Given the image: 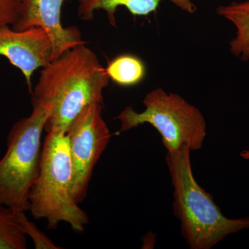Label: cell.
I'll use <instances>...</instances> for the list:
<instances>
[{
    "label": "cell",
    "mask_w": 249,
    "mask_h": 249,
    "mask_svg": "<svg viewBox=\"0 0 249 249\" xmlns=\"http://www.w3.org/2000/svg\"><path fill=\"white\" fill-rule=\"evenodd\" d=\"M109 77L97 55L86 45L76 46L49 62L32 90L33 102L51 106L45 130L67 132L86 106L103 104Z\"/></svg>",
    "instance_id": "1"
},
{
    "label": "cell",
    "mask_w": 249,
    "mask_h": 249,
    "mask_svg": "<svg viewBox=\"0 0 249 249\" xmlns=\"http://www.w3.org/2000/svg\"><path fill=\"white\" fill-rule=\"evenodd\" d=\"M189 147L165 156L174 188V214L191 249H211L228 236L249 229V217L231 219L222 213L210 194L196 182Z\"/></svg>",
    "instance_id": "2"
},
{
    "label": "cell",
    "mask_w": 249,
    "mask_h": 249,
    "mask_svg": "<svg viewBox=\"0 0 249 249\" xmlns=\"http://www.w3.org/2000/svg\"><path fill=\"white\" fill-rule=\"evenodd\" d=\"M73 166L68 136L53 129L47 132L42 147L38 177L29 195L31 215L45 219L49 230H56L60 222L83 233L89 224L88 214L72 195Z\"/></svg>",
    "instance_id": "3"
},
{
    "label": "cell",
    "mask_w": 249,
    "mask_h": 249,
    "mask_svg": "<svg viewBox=\"0 0 249 249\" xmlns=\"http://www.w3.org/2000/svg\"><path fill=\"white\" fill-rule=\"evenodd\" d=\"M50 111L47 103L33 102L30 115L10 130L7 150L0 160V204L29 211V192L40 173L41 138Z\"/></svg>",
    "instance_id": "4"
},
{
    "label": "cell",
    "mask_w": 249,
    "mask_h": 249,
    "mask_svg": "<svg viewBox=\"0 0 249 249\" xmlns=\"http://www.w3.org/2000/svg\"><path fill=\"white\" fill-rule=\"evenodd\" d=\"M142 103L145 109L142 112L126 107L117 116L120 133L147 124L158 131L167 152L177 151L183 145L191 151L202 147L207 135L206 119L182 96L156 88L145 95Z\"/></svg>",
    "instance_id": "5"
},
{
    "label": "cell",
    "mask_w": 249,
    "mask_h": 249,
    "mask_svg": "<svg viewBox=\"0 0 249 249\" xmlns=\"http://www.w3.org/2000/svg\"><path fill=\"white\" fill-rule=\"evenodd\" d=\"M102 111L100 103L86 106L67 132L73 166L72 195L78 204L88 196L93 170L110 142L111 134Z\"/></svg>",
    "instance_id": "6"
},
{
    "label": "cell",
    "mask_w": 249,
    "mask_h": 249,
    "mask_svg": "<svg viewBox=\"0 0 249 249\" xmlns=\"http://www.w3.org/2000/svg\"><path fill=\"white\" fill-rule=\"evenodd\" d=\"M63 2L64 0H19V16L11 27L18 31L42 28L52 41L51 61L76 46L88 44L78 28L62 26Z\"/></svg>",
    "instance_id": "7"
},
{
    "label": "cell",
    "mask_w": 249,
    "mask_h": 249,
    "mask_svg": "<svg viewBox=\"0 0 249 249\" xmlns=\"http://www.w3.org/2000/svg\"><path fill=\"white\" fill-rule=\"evenodd\" d=\"M52 53V41L42 28L18 31L11 26L0 27V55L22 72L30 92L34 72L48 65Z\"/></svg>",
    "instance_id": "8"
},
{
    "label": "cell",
    "mask_w": 249,
    "mask_h": 249,
    "mask_svg": "<svg viewBox=\"0 0 249 249\" xmlns=\"http://www.w3.org/2000/svg\"><path fill=\"white\" fill-rule=\"evenodd\" d=\"M168 1L181 11L193 14L197 7L192 0H77L78 16L83 21L93 19L97 11L107 14L109 24L116 26V14L119 7H124L134 16H147L155 12L162 1Z\"/></svg>",
    "instance_id": "9"
},
{
    "label": "cell",
    "mask_w": 249,
    "mask_h": 249,
    "mask_svg": "<svg viewBox=\"0 0 249 249\" xmlns=\"http://www.w3.org/2000/svg\"><path fill=\"white\" fill-rule=\"evenodd\" d=\"M217 14L235 27V36L229 42L231 53L242 61L249 62V0L221 5Z\"/></svg>",
    "instance_id": "10"
},
{
    "label": "cell",
    "mask_w": 249,
    "mask_h": 249,
    "mask_svg": "<svg viewBox=\"0 0 249 249\" xmlns=\"http://www.w3.org/2000/svg\"><path fill=\"white\" fill-rule=\"evenodd\" d=\"M106 69L109 79L122 87L138 85L146 74L144 62L138 57L129 54L116 57Z\"/></svg>",
    "instance_id": "11"
},
{
    "label": "cell",
    "mask_w": 249,
    "mask_h": 249,
    "mask_svg": "<svg viewBox=\"0 0 249 249\" xmlns=\"http://www.w3.org/2000/svg\"><path fill=\"white\" fill-rule=\"evenodd\" d=\"M27 241L14 211L0 204V249H26Z\"/></svg>",
    "instance_id": "12"
},
{
    "label": "cell",
    "mask_w": 249,
    "mask_h": 249,
    "mask_svg": "<svg viewBox=\"0 0 249 249\" xmlns=\"http://www.w3.org/2000/svg\"><path fill=\"white\" fill-rule=\"evenodd\" d=\"M15 216L19 223L23 232L28 235L34 242L36 249H61L55 245L49 237L44 232L40 231L34 223L29 220L25 212L14 210Z\"/></svg>",
    "instance_id": "13"
},
{
    "label": "cell",
    "mask_w": 249,
    "mask_h": 249,
    "mask_svg": "<svg viewBox=\"0 0 249 249\" xmlns=\"http://www.w3.org/2000/svg\"><path fill=\"white\" fill-rule=\"evenodd\" d=\"M18 16L19 0H0V27H12Z\"/></svg>",
    "instance_id": "14"
},
{
    "label": "cell",
    "mask_w": 249,
    "mask_h": 249,
    "mask_svg": "<svg viewBox=\"0 0 249 249\" xmlns=\"http://www.w3.org/2000/svg\"><path fill=\"white\" fill-rule=\"evenodd\" d=\"M241 157L244 160H249V149L242 150L240 154Z\"/></svg>",
    "instance_id": "15"
}]
</instances>
